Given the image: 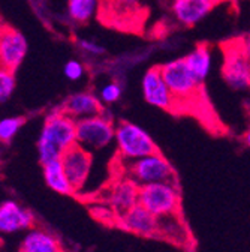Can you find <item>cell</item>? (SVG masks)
I'll list each match as a JSON object with an SVG mask.
<instances>
[{
  "label": "cell",
  "instance_id": "cell-1",
  "mask_svg": "<svg viewBox=\"0 0 250 252\" xmlns=\"http://www.w3.org/2000/svg\"><path fill=\"white\" fill-rule=\"evenodd\" d=\"M77 144V120L68 116L63 110L51 111L44 122L38 138L39 162L44 165L57 161L63 152Z\"/></svg>",
  "mask_w": 250,
  "mask_h": 252
},
{
  "label": "cell",
  "instance_id": "cell-2",
  "mask_svg": "<svg viewBox=\"0 0 250 252\" xmlns=\"http://www.w3.org/2000/svg\"><path fill=\"white\" fill-rule=\"evenodd\" d=\"M159 68L169 92L175 99L178 108L177 111H181V108H184L187 104H192V101L199 98L198 94L202 92L204 84L195 78V75L187 66L184 57L169 60Z\"/></svg>",
  "mask_w": 250,
  "mask_h": 252
},
{
  "label": "cell",
  "instance_id": "cell-3",
  "mask_svg": "<svg viewBox=\"0 0 250 252\" xmlns=\"http://www.w3.org/2000/svg\"><path fill=\"white\" fill-rule=\"evenodd\" d=\"M118 168H121L120 171L123 176L134 180L138 186L158 182H177V176L171 162L161 152L135 161H120Z\"/></svg>",
  "mask_w": 250,
  "mask_h": 252
},
{
  "label": "cell",
  "instance_id": "cell-4",
  "mask_svg": "<svg viewBox=\"0 0 250 252\" xmlns=\"http://www.w3.org/2000/svg\"><path fill=\"white\" fill-rule=\"evenodd\" d=\"M114 143L120 161H135L159 152L150 134L128 120H123L115 126Z\"/></svg>",
  "mask_w": 250,
  "mask_h": 252
},
{
  "label": "cell",
  "instance_id": "cell-5",
  "mask_svg": "<svg viewBox=\"0 0 250 252\" xmlns=\"http://www.w3.org/2000/svg\"><path fill=\"white\" fill-rule=\"evenodd\" d=\"M138 204L156 218L180 213L181 197L178 182H158L139 186Z\"/></svg>",
  "mask_w": 250,
  "mask_h": 252
},
{
  "label": "cell",
  "instance_id": "cell-6",
  "mask_svg": "<svg viewBox=\"0 0 250 252\" xmlns=\"http://www.w3.org/2000/svg\"><path fill=\"white\" fill-rule=\"evenodd\" d=\"M115 125L102 114L77 120V144L88 152L108 147L114 143Z\"/></svg>",
  "mask_w": 250,
  "mask_h": 252
},
{
  "label": "cell",
  "instance_id": "cell-7",
  "mask_svg": "<svg viewBox=\"0 0 250 252\" xmlns=\"http://www.w3.org/2000/svg\"><path fill=\"white\" fill-rule=\"evenodd\" d=\"M222 77L234 90L250 89V60L241 51L237 39L225 44Z\"/></svg>",
  "mask_w": 250,
  "mask_h": 252
},
{
  "label": "cell",
  "instance_id": "cell-8",
  "mask_svg": "<svg viewBox=\"0 0 250 252\" xmlns=\"http://www.w3.org/2000/svg\"><path fill=\"white\" fill-rule=\"evenodd\" d=\"M60 162L74 189V192L75 194L81 192V189L87 183L91 171V164H93L91 152L75 144L66 152H63V155L60 158Z\"/></svg>",
  "mask_w": 250,
  "mask_h": 252
},
{
  "label": "cell",
  "instance_id": "cell-9",
  "mask_svg": "<svg viewBox=\"0 0 250 252\" xmlns=\"http://www.w3.org/2000/svg\"><path fill=\"white\" fill-rule=\"evenodd\" d=\"M141 89H142V96L147 104L169 113L177 111L175 99L161 74L159 66H153L145 71L141 80Z\"/></svg>",
  "mask_w": 250,
  "mask_h": 252
},
{
  "label": "cell",
  "instance_id": "cell-10",
  "mask_svg": "<svg viewBox=\"0 0 250 252\" xmlns=\"http://www.w3.org/2000/svg\"><path fill=\"white\" fill-rule=\"evenodd\" d=\"M222 0H171L169 12L181 27H195L204 21Z\"/></svg>",
  "mask_w": 250,
  "mask_h": 252
},
{
  "label": "cell",
  "instance_id": "cell-11",
  "mask_svg": "<svg viewBox=\"0 0 250 252\" xmlns=\"http://www.w3.org/2000/svg\"><path fill=\"white\" fill-rule=\"evenodd\" d=\"M27 54V41L23 33L11 27L0 29V66L15 71Z\"/></svg>",
  "mask_w": 250,
  "mask_h": 252
},
{
  "label": "cell",
  "instance_id": "cell-12",
  "mask_svg": "<svg viewBox=\"0 0 250 252\" xmlns=\"http://www.w3.org/2000/svg\"><path fill=\"white\" fill-rule=\"evenodd\" d=\"M117 225L124 231L141 237H147V239L159 237L158 218L139 204L128 210L124 215L117 216Z\"/></svg>",
  "mask_w": 250,
  "mask_h": 252
},
{
  "label": "cell",
  "instance_id": "cell-13",
  "mask_svg": "<svg viewBox=\"0 0 250 252\" xmlns=\"http://www.w3.org/2000/svg\"><path fill=\"white\" fill-rule=\"evenodd\" d=\"M35 227V216L14 200L0 203V234H15Z\"/></svg>",
  "mask_w": 250,
  "mask_h": 252
},
{
  "label": "cell",
  "instance_id": "cell-14",
  "mask_svg": "<svg viewBox=\"0 0 250 252\" xmlns=\"http://www.w3.org/2000/svg\"><path fill=\"white\" fill-rule=\"evenodd\" d=\"M138 191L139 186L126 176H120L112 182L108 191L107 203L114 212V216H121L132 207L138 204Z\"/></svg>",
  "mask_w": 250,
  "mask_h": 252
},
{
  "label": "cell",
  "instance_id": "cell-15",
  "mask_svg": "<svg viewBox=\"0 0 250 252\" xmlns=\"http://www.w3.org/2000/svg\"><path fill=\"white\" fill-rule=\"evenodd\" d=\"M68 116L74 120H81L85 117H93L104 113V105L101 99L91 92H78L74 93L66 99V102L61 107Z\"/></svg>",
  "mask_w": 250,
  "mask_h": 252
},
{
  "label": "cell",
  "instance_id": "cell-16",
  "mask_svg": "<svg viewBox=\"0 0 250 252\" xmlns=\"http://www.w3.org/2000/svg\"><path fill=\"white\" fill-rule=\"evenodd\" d=\"M18 252H63V248L51 231L33 227L24 234Z\"/></svg>",
  "mask_w": 250,
  "mask_h": 252
},
{
  "label": "cell",
  "instance_id": "cell-17",
  "mask_svg": "<svg viewBox=\"0 0 250 252\" xmlns=\"http://www.w3.org/2000/svg\"><path fill=\"white\" fill-rule=\"evenodd\" d=\"M187 66L199 83H205L213 66V50L208 44H198L195 48L184 56Z\"/></svg>",
  "mask_w": 250,
  "mask_h": 252
},
{
  "label": "cell",
  "instance_id": "cell-18",
  "mask_svg": "<svg viewBox=\"0 0 250 252\" xmlns=\"http://www.w3.org/2000/svg\"><path fill=\"white\" fill-rule=\"evenodd\" d=\"M158 233L159 237L174 242L177 245H184L191 242V234L180 213L177 215H167L158 218Z\"/></svg>",
  "mask_w": 250,
  "mask_h": 252
},
{
  "label": "cell",
  "instance_id": "cell-19",
  "mask_svg": "<svg viewBox=\"0 0 250 252\" xmlns=\"http://www.w3.org/2000/svg\"><path fill=\"white\" fill-rule=\"evenodd\" d=\"M42 173H44L47 186L50 189H53L54 192L61 194V195H74L75 194L65 171H63V167H61L60 159L44 164Z\"/></svg>",
  "mask_w": 250,
  "mask_h": 252
},
{
  "label": "cell",
  "instance_id": "cell-20",
  "mask_svg": "<svg viewBox=\"0 0 250 252\" xmlns=\"http://www.w3.org/2000/svg\"><path fill=\"white\" fill-rule=\"evenodd\" d=\"M101 0H68V17L78 24H87L98 14Z\"/></svg>",
  "mask_w": 250,
  "mask_h": 252
},
{
  "label": "cell",
  "instance_id": "cell-21",
  "mask_svg": "<svg viewBox=\"0 0 250 252\" xmlns=\"http://www.w3.org/2000/svg\"><path fill=\"white\" fill-rule=\"evenodd\" d=\"M24 123H26V117L23 116L0 119V143L3 144L11 143L24 126Z\"/></svg>",
  "mask_w": 250,
  "mask_h": 252
},
{
  "label": "cell",
  "instance_id": "cell-22",
  "mask_svg": "<svg viewBox=\"0 0 250 252\" xmlns=\"http://www.w3.org/2000/svg\"><path fill=\"white\" fill-rule=\"evenodd\" d=\"M15 90V71L0 66V104L11 99Z\"/></svg>",
  "mask_w": 250,
  "mask_h": 252
},
{
  "label": "cell",
  "instance_id": "cell-23",
  "mask_svg": "<svg viewBox=\"0 0 250 252\" xmlns=\"http://www.w3.org/2000/svg\"><path fill=\"white\" fill-rule=\"evenodd\" d=\"M121 93H123L121 86L115 81H110L101 89L98 98L101 99L102 104H114V102L120 101Z\"/></svg>",
  "mask_w": 250,
  "mask_h": 252
},
{
  "label": "cell",
  "instance_id": "cell-24",
  "mask_svg": "<svg viewBox=\"0 0 250 252\" xmlns=\"http://www.w3.org/2000/svg\"><path fill=\"white\" fill-rule=\"evenodd\" d=\"M63 74H65V77L68 80L78 81V80H81L84 77L85 68H84L83 63L78 62V60H69L66 65H65V68H63Z\"/></svg>",
  "mask_w": 250,
  "mask_h": 252
},
{
  "label": "cell",
  "instance_id": "cell-25",
  "mask_svg": "<svg viewBox=\"0 0 250 252\" xmlns=\"http://www.w3.org/2000/svg\"><path fill=\"white\" fill-rule=\"evenodd\" d=\"M78 45H80L81 51H84L88 56H101L105 51V48L102 45H99L95 41H90V39H81L78 42Z\"/></svg>",
  "mask_w": 250,
  "mask_h": 252
},
{
  "label": "cell",
  "instance_id": "cell-26",
  "mask_svg": "<svg viewBox=\"0 0 250 252\" xmlns=\"http://www.w3.org/2000/svg\"><path fill=\"white\" fill-rule=\"evenodd\" d=\"M238 41V45L241 48V51L244 53V56L250 60V32H247V33H244L241 38L237 39Z\"/></svg>",
  "mask_w": 250,
  "mask_h": 252
},
{
  "label": "cell",
  "instance_id": "cell-27",
  "mask_svg": "<svg viewBox=\"0 0 250 252\" xmlns=\"http://www.w3.org/2000/svg\"><path fill=\"white\" fill-rule=\"evenodd\" d=\"M244 144L250 149V129H247L244 134Z\"/></svg>",
  "mask_w": 250,
  "mask_h": 252
}]
</instances>
